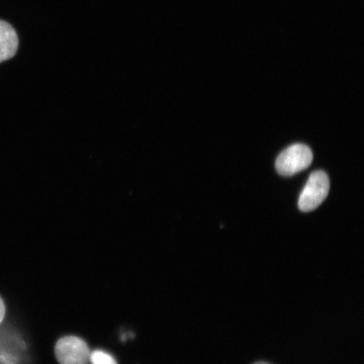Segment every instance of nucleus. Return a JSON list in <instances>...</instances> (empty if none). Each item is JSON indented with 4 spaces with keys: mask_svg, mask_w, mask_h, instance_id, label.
I'll list each match as a JSON object with an SVG mask.
<instances>
[{
    "mask_svg": "<svg viewBox=\"0 0 364 364\" xmlns=\"http://www.w3.org/2000/svg\"><path fill=\"white\" fill-rule=\"evenodd\" d=\"M254 364H270V363H268L266 362H257V363H255Z\"/></svg>",
    "mask_w": 364,
    "mask_h": 364,
    "instance_id": "0eeeda50",
    "label": "nucleus"
},
{
    "mask_svg": "<svg viewBox=\"0 0 364 364\" xmlns=\"http://www.w3.org/2000/svg\"><path fill=\"white\" fill-rule=\"evenodd\" d=\"M330 190V181L326 173L314 171L309 177L299 199V208L304 213L315 210L325 201Z\"/></svg>",
    "mask_w": 364,
    "mask_h": 364,
    "instance_id": "f03ea898",
    "label": "nucleus"
},
{
    "mask_svg": "<svg viewBox=\"0 0 364 364\" xmlns=\"http://www.w3.org/2000/svg\"><path fill=\"white\" fill-rule=\"evenodd\" d=\"M19 39L16 31L6 21H0V63L16 55Z\"/></svg>",
    "mask_w": 364,
    "mask_h": 364,
    "instance_id": "20e7f679",
    "label": "nucleus"
},
{
    "mask_svg": "<svg viewBox=\"0 0 364 364\" xmlns=\"http://www.w3.org/2000/svg\"><path fill=\"white\" fill-rule=\"evenodd\" d=\"M4 315H6V306L2 299L0 298V323L4 320Z\"/></svg>",
    "mask_w": 364,
    "mask_h": 364,
    "instance_id": "423d86ee",
    "label": "nucleus"
},
{
    "mask_svg": "<svg viewBox=\"0 0 364 364\" xmlns=\"http://www.w3.org/2000/svg\"><path fill=\"white\" fill-rule=\"evenodd\" d=\"M313 161V153L306 144L291 145L279 154L276 161V170L279 175L292 176L306 170Z\"/></svg>",
    "mask_w": 364,
    "mask_h": 364,
    "instance_id": "f257e3e1",
    "label": "nucleus"
},
{
    "mask_svg": "<svg viewBox=\"0 0 364 364\" xmlns=\"http://www.w3.org/2000/svg\"><path fill=\"white\" fill-rule=\"evenodd\" d=\"M90 362L92 364H117L115 359L110 354L101 350L90 353Z\"/></svg>",
    "mask_w": 364,
    "mask_h": 364,
    "instance_id": "39448f33",
    "label": "nucleus"
},
{
    "mask_svg": "<svg viewBox=\"0 0 364 364\" xmlns=\"http://www.w3.org/2000/svg\"><path fill=\"white\" fill-rule=\"evenodd\" d=\"M55 354L60 364H89L90 351L87 343L76 336H65L55 346Z\"/></svg>",
    "mask_w": 364,
    "mask_h": 364,
    "instance_id": "7ed1b4c3",
    "label": "nucleus"
}]
</instances>
